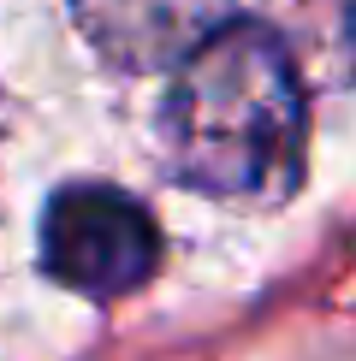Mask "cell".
<instances>
[{
    "mask_svg": "<svg viewBox=\"0 0 356 361\" xmlns=\"http://www.w3.org/2000/svg\"><path fill=\"white\" fill-rule=\"evenodd\" d=\"M309 107L291 48L267 24L232 18L167 89V160L190 190L273 207L303 184Z\"/></svg>",
    "mask_w": 356,
    "mask_h": 361,
    "instance_id": "1",
    "label": "cell"
},
{
    "mask_svg": "<svg viewBox=\"0 0 356 361\" xmlns=\"http://www.w3.org/2000/svg\"><path fill=\"white\" fill-rule=\"evenodd\" d=\"M160 231L137 195L113 184H66L42 214V267L89 302H113L148 284Z\"/></svg>",
    "mask_w": 356,
    "mask_h": 361,
    "instance_id": "2",
    "label": "cell"
},
{
    "mask_svg": "<svg viewBox=\"0 0 356 361\" xmlns=\"http://www.w3.org/2000/svg\"><path fill=\"white\" fill-rule=\"evenodd\" d=\"M71 18L119 71H172L237 18V0H71Z\"/></svg>",
    "mask_w": 356,
    "mask_h": 361,
    "instance_id": "3",
    "label": "cell"
}]
</instances>
